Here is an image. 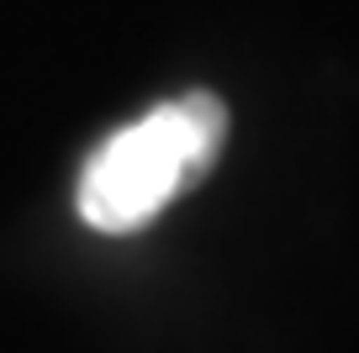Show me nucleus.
Returning a JSON list of instances; mask_svg holds the SVG:
<instances>
[{
    "mask_svg": "<svg viewBox=\"0 0 359 353\" xmlns=\"http://www.w3.org/2000/svg\"><path fill=\"white\" fill-rule=\"evenodd\" d=\"M227 137L217 95H180L154 106L143 122L111 132L79 174V216L95 232H137L180 190L212 169Z\"/></svg>",
    "mask_w": 359,
    "mask_h": 353,
    "instance_id": "nucleus-1",
    "label": "nucleus"
}]
</instances>
